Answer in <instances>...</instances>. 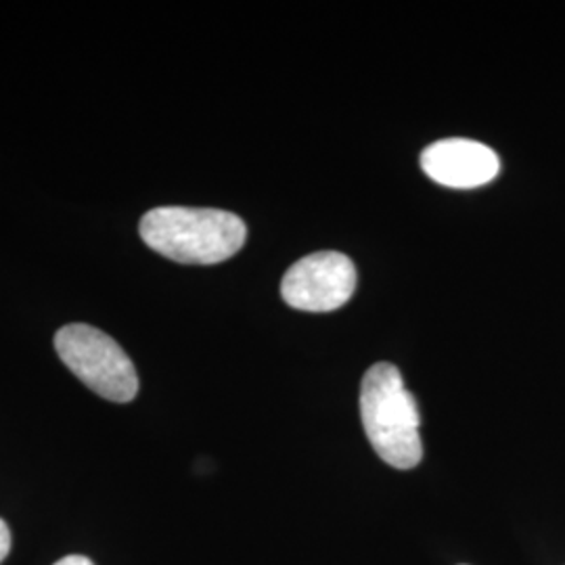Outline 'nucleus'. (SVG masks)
<instances>
[{
	"label": "nucleus",
	"mask_w": 565,
	"mask_h": 565,
	"mask_svg": "<svg viewBox=\"0 0 565 565\" xmlns=\"http://www.w3.org/2000/svg\"><path fill=\"white\" fill-rule=\"evenodd\" d=\"M9 551H11V530L0 520V564L4 562Z\"/></svg>",
	"instance_id": "6"
},
{
	"label": "nucleus",
	"mask_w": 565,
	"mask_h": 565,
	"mask_svg": "<svg viewBox=\"0 0 565 565\" xmlns=\"http://www.w3.org/2000/svg\"><path fill=\"white\" fill-rule=\"evenodd\" d=\"M356 268L340 252H317L294 264L281 282L285 302L303 312H331L354 296Z\"/></svg>",
	"instance_id": "4"
},
{
	"label": "nucleus",
	"mask_w": 565,
	"mask_h": 565,
	"mask_svg": "<svg viewBox=\"0 0 565 565\" xmlns=\"http://www.w3.org/2000/svg\"><path fill=\"white\" fill-rule=\"evenodd\" d=\"M55 350L82 384L111 403H130L139 394V375L120 343L102 329L72 323L55 333Z\"/></svg>",
	"instance_id": "3"
},
{
	"label": "nucleus",
	"mask_w": 565,
	"mask_h": 565,
	"mask_svg": "<svg viewBox=\"0 0 565 565\" xmlns=\"http://www.w3.org/2000/svg\"><path fill=\"white\" fill-rule=\"evenodd\" d=\"M361 417L369 443L385 463L396 469H413L422 463L419 406L394 364H373L364 373Z\"/></svg>",
	"instance_id": "2"
},
{
	"label": "nucleus",
	"mask_w": 565,
	"mask_h": 565,
	"mask_svg": "<svg viewBox=\"0 0 565 565\" xmlns=\"http://www.w3.org/2000/svg\"><path fill=\"white\" fill-rule=\"evenodd\" d=\"M425 174L450 189H476L494 181L501 160L484 142L445 139L431 142L422 153Z\"/></svg>",
	"instance_id": "5"
},
{
	"label": "nucleus",
	"mask_w": 565,
	"mask_h": 565,
	"mask_svg": "<svg viewBox=\"0 0 565 565\" xmlns=\"http://www.w3.org/2000/svg\"><path fill=\"white\" fill-rule=\"evenodd\" d=\"M55 565H95L88 557H82V555H70V557H63Z\"/></svg>",
	"instance_id": "7"
},
{
	"label": "nucleus",
	"mask_w": 565,
	"mask_h": 565,
	"mask_svg": "<svg viewBox=\"0 0 565 565\" xmlns=\"http://www.w3.org/2000/svg\"><path fill=\"white\" fill-rule=\"evenodd\" d=\"M142 242L179 264H218L233 258L247 228L237 214L214 207L162 205L149 210L139 224Z\"/></svg>",
	"instance_id": "1"
}]
</instances>
